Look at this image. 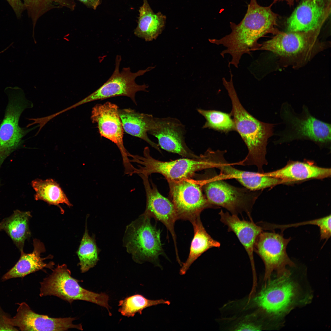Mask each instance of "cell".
Masks as SVG:
<instances>
[{"instance_id": "5b68a950", "label": "cell", "mask_w": 331, "mask_h": 331, "mask_svg": "<svg viewBox=\"0 0 331 331\" xmlns=\"http://www.w3.org/2000/svg\"><path fill=\"white\" fill-rule=\"evenodd\" d=\"M151 218L143 213L127 225L123 238V245L135 262H149L161 268L159 256L167 257L160 239L161 231L152 225Z\"/></svg>"}, {"instance_id": "8fae6325", "label": "cell", "mask_w": 331, "mask_h": 331, "mask_svg": "<svg viewBox=\"0 0 331 331\" xmlns=\"http://www.w3.org/2000/svg\"><path fill=\"white\" fill-rule=\"evenodd\" d=\"M121 60L120 55H117L115 59V68L109 79L97 90L82 100L83 104L97 100H103L111 97L124 96L130 98L137 105L135 94L140 91L147 92V85L137 84L135 79L150 71L154 67H150L145 70H139L132 72L129 67H124L121 72L119 67Z\"/></svg>"}, {"instance_id": "52a82bcc", "label": "cell", "mask_w": 331, "mask_h": 331, "mask_svg": "<svg viewBox=\"0 0 331 331\" xmlns=\"http://www.w3.org/2000/svg\"><path fill=\"white\" fill-rule=\"evenodd\" d=\"M5 92L8 102L4 117L0 124V169L5 159L14 151L22 146L23 138L37 125L30 128L20 127V116L26 109L32 108L33 104L25 97L22 89L8 87Z\"/></svg>"}, {"instance_id": "484cf974", "label": "cell", "mask_w": 331, "mask_h": 331, "mask_svg": "<svg viewBox=\"0 0 331 331\" xmlns=\"http://www.w3.org/2000/svg\"><path fill=\"white\" fill-rule=\"evenodd\" d=\"M31 216L29 211L16 210L0 223V231H5L20 252L23 251L25 241L31 235L29 221Z\"/></svg>"}, {"instance_id": "9c48e42d", "label": "cell", "mask_w": 331, "mask_h": 331, "mask_svg": "<svg viewBox=\"0 0 331 331\" xmlns=\"http://www.w3.org/2000/svg\"><path fill=\"white\" fill-rule=\"evenodd\" d=\"M288 270L268 281L254 299L255 304L270 315L278 318L286 314L298 301L297 284Z\"/></svg>"}, {"instance_id": "e575fe53", "label": "cell", "mask_w": 331, "mask_h": 331, "mask_svg": "<svg viewBox=\"0 0 331 331\" xmlns=\"http://www.w3.org/2000/svg\"><path fill=\"white\" fill-rule=\"evenodd\" d=\"M7 314L2 309L0 306V330L17 331L18 330L14 326L6 323L5 317Z\"/></svg>"}, {"instance_id": "9a60e30c", "label": "cell", "mask_w": 331, "mask_h": 331, "mask_svg": "<svg viewBox=\"0 0 331 331\" xmlns=\"http://www.w3.org/2000/svg\"><path fill=\"white\" fill-rule=\"evenodd\" d=\"M185 125L178 119L170 117H154L148 133L156 137L162 149L182 157L196 158V155L187 146Z\"/></svg>"}, {"instance_id": "7a4b0ae2", "label": "cell", "mask_w": 331, "mask_h": 331, "mask_svg": "<svg viewBox=\"0 0 331 331\" xmlns=\"http://www.w3.org/2000/svg\"><path fill=\"white\" fill-rule=\"evenodd\" d=\"M230 72V79L222 78L223 85L231 99L235 131L239 134L247 146L248 153L238 165L255 166L258 172L264 173L263 166L267 164L266 147L268 139L274 135L275 124L262 122L253 117L244 108L240 102L234 88L233 75Z\"/></svg>"}, {"instance_id": "4fadbf2b", "label": "cell", "mask_w": 331, "mask_h": 331, "mask_svg": "<svg viewBox=\"0 0 331 331\" xmlns=\"http://www.w3.org/2000/svg\"><path fill=\"white\" fill-rule=\"evenodd\" d=\"M119 107L116 104L107 102L97 104L92 108L91 119L96 123L101 137L114 143L121 153L125 174L132 175L135 169L130 161V153L124 146V129L119 113Z\"/></svg>"}, {"instance_id": "ba28073f", "label": "cell", "mask_w": 331, "mask_h": 331, "mask_svg": "<svg viewBox=\"0 0 331 331\" xmlns=\"http://www.w3.org/2000/svg\"><path fill=\"white\" fill-rule=\"evenodd\" d=\"M81 281L71 276L66 264L58 265L51 274L40 283V296H55L70 304L75 300L89 302L106 308L111 314L108 295L84 289L78 283Z\"/></svg>"}, {"instance_id": "ac0fdd59", "label": "cell", "mask_w": 331, "mask_h": 331, "mask_svg": "<svg viewBox=\"0 0 331 331\" xmlns=\"http://www.w3.org/2000/svg\"><path fill=\"white\" fill-rule=\"evenodd\" d=\"M331 0H301L287 18L289 31L307 32L321 28L330 12Z\"/></svg>"}, {"instance_id": "e0dca14e", "label": "cell", "mask_w": 331, "mask_h": 331, "mask_svg": "<svg viewBox=\"0 0 331 331\" xmlns=\"http://www.w3.org/2000/svg\"><path fill=\"white\" fill-rule=\"evenodd\" d=\"M142 178L146 196V205L144 213L164 224L169 231L173 241L177 260L179 259L177 246L174 225L178 220L176 211L172 202L162 196L156 185L150 181L148 176L139 175Z\"/></svg>"}, {"instance_id": "83f0119b", "label": "cell", "mask_w": 331, "mask_h": 331, "mask_svg": "<svg viewBox=\"0 0 331 331\" xmlns=\"http://www.w3.org/2000/svg\"><path fill=\"white\" fill-rule=\"evenodd\" d=\"M77 253L79 260L78 263L81 272L85 273L94 267L99 260L101 250L97 247L95 235L89 234L87 225Z\"/></svg>"}, {"instance_id": "7402d4cb", "label": "cell", "mask_w": 331, "mask_h": 331, "mask_svg": "<svg viewBox=\"0 0 331 331\" xmlns=\"http://www.w3.org/2000/svg\"><path fill=\"white\" fill-rule=\"evenodd\" d=\"M223 180L234 179L244 187L252 191H259L283 183L278 178L262 173L239 170L233 167L228 162L218 168Z\"/></svg>"}, {"instance_id": "cb8c5ba5", "label": "cell", "mask_w": 331, "mask_h": 331, "mask_svg": "<svg viewBox=\"0 0 331 331\" xmlns=\"http://www.w3.org/2000/svg\"><path fill=\"white\" fill-rule=\"evenodd\" d=\"M119 113L125 132L142 139L161 152L158 144L147 135L154 117L152 115L140 113L130 108L119 109Z\"/></svg>"}, {"instance_id": "603a6c76", "label": "cell", "mask_w": 331, "mask_h": 331, "mask_svg": "<svg viewBox=\"0 0 331 331\" xmlns=\"http://www.w3.org/2000/svg\"><path fill=\"white\" fill-rule=\"evenodd\" d=\"M139 12L137 25L134 30V34L146 41L156 39L164 28L166 16L160 12L154 13L147 0H143Z\"/></svg>"}, {"instance_id": "8d00e7d4", "label": "cell", "mask_w": 331, "mask_h": 331, "mask_svg": "<svg viewBox=\"0 0 331 331\" xmlns=\"http://www.w3.org/2000/svg\"><path fill=\"white\" fill-rule=\"evenodd\" d=\"M274 2H276L279 1H285L290 6H293L295 2H297L298 0H274Z\"/></svg>"}, {"instance_id": "4316f807", "label": "cell", "mask_w": 331, "mask_h": 331, "mask_svg": "<svg viewBox=\"0 0 331 331\" xmlns=\"http://www.w3.org/2000/svg\"><path fill=\"white\" fill-rule=\"evenodd\" d=\"M31 185L36 192V200H42L51 205L65 204L69 207L72 206L59 185L54 180L36 179L32 181Z\"/></svg>"}, {"instance_id": "5bb4252c", "label": "cell", "mask_w": 331, "mask_h": 331, "mask_svg": "<svg viewBox=\"0 0 331 331\" xmlns=\"http://www.w3.org/2000/svg\"><path fill=\"white\" fill-rule=\"evenodd\" d=\"M291 239V238H284L282 233L280 234L264 231L257 237L254 252L260 257L264 263L266 281L270 280L272 272L274 270L279 275L287 270V266H295V263L288 256L286 250Z\"/></svg>"}, {"instance_id": "d6a6232c", "label": "cell", "mask_w": 331, "mask_h": 331, "mask_svg": "<svg viewBox=\"0 0 331 331\" xmlns=\"http://www.w3.org/2000/svg\"><path fill=\"white\" fill-rule=\"evenodd\" d=\"M13 9L17 17H20L24 10L25 6L21 0H6Z\"/></svg>"}, {"instance_id": "2e32d148", "label": "cell", "mask_w": 331, "mask_h": 331, "mask_svg": "<svg viewBox=\"0 0 331 331\" xmlns=\"http://www.w3.org/2000/svg\"><path fill=\"white\" fill-rule=\"evenodd\" d=\"M16 315L13 318L8 315L5 318L6 322L17 326L21 331H67L75 328L82 330L81 324H74V318H50L40 315L32 310L25 302L18 304Z\"/></svg>"}, {"instance_id": "277c9868", "label": "cell", "mask_w": 331, "mask_h": 331, "mask_svg": "<svg viewBox=\"0 0 331 331\" xmlns=\"http://www.w3.org/2000/svg\"><path fill=\"white\" fill-rule=\"evenodd\" d=\"M280 116L285 126L283 130L274 133L278 137L274 141L275 144L308 140L321 147H330L331 124L313 116L305 105L302 106L301 112L298 113L285 101L281 106Z\"/></svg>"}, {"instance_id": "1f68e13d", "label": "cell", "mask_w": 331, "mask_h": 331, "mask_svg": "<svg viewBox=\"0 0 331 331\" xmlns=\"http://www.w3.org/2000/svg\"><path fill=\"white\" fill-rule=\"evenodd\" d=\"M331 215H329L321 218L301 223L284 226L277 225L276 227L277 228L284 230L285 228L290 226H297L306 224L316 225L320 229V237L322 238H326L329 236L331 234Z\"/></svg>"}, {"instance_id": "f546056e", "label": "cell", "mask_w": 331, "mask_h": 331, "mask_svg": "<svg viewBox=\"0 0 331 331\" xmlns=\"http://www.w3.org/2000/svg\"><path fill=\"white\" fill-rule=\"evenodd\" d=\"M170 302L163 299L150 300L143 296L136 294L127 297L119 302V312L123 316L133 317L138 313L141 314L145 309L159 304L169 305Z\"/></svg>"}, {"instance_id": "f1b7e54d", "label": "cell", "mask_w": 331, "mask_h": 331, "mask_svg": "<svg viewBox=\"0 0 331 331\" xmlns=\"http://www.w3.org/2000/svg\"><path fill=\"white\" fill-rule=\"evenodd\" d=\"M25 10L32 20L33 36L34 29L38 19L45 13L53 9L65 7L74 10L76 4L74 0H23Z\"/></svg>"}, {"instance_id": "4dcf8cb0", "label": "cell", "mask_w": 331, "mask_h": 331, "mask_svg": "<svg viewBox=\"0 0 331 331\" xmlns=\"http://www.w3.org/2000/svg\"><path fill=\"white\" fill-rule=\"evenodd\" d=\"M197 110L206 120L203 128H208L225 133L235 131L234 123L230 113L201 108H197Z\"/></svg>"}, {"instance_id": "ffe728a7", "label": "cell", "mask_w": 331, "mask_h": 331, "mask_svg": "<svg viewBox=\"0 0 331 331\" xmlns=\"http://www.w3.org/2000/svg\"><path fill=\"white\" fill-rule=\"evenodd\" d=\"M33 250L29 253L21 252L20 258L16 264L2 276V280L4 281L9 279L18 277H23L26 276L34 272L44 268L52 270L55 264L53 262L48 263L44 261L46 259H51V255L45 258L40 257L41 253L45 251L44 244L39 240L35 239L33 241Z\"/></svg>"}, {"instance_id": "3957f363", "label": "cell", "mask_w": 331, "mask_h": 331, "mask_svg": "<svg viewBox=\"0 0 331 331\" xmlns=\"http://www.w3.org/2000/svg\"><path fill=\"white\" fill-rule=\"evenodd\" d=\"M226 150L214 151L209 148L203 154L196 158H181L171 161L156 159L150 155L148 147H145L143 156L131 154V162L137 164L134 174L149 176L153 173H159L167 180L177 181L189 179L200 170L218 168L225 161Z\"/></svg>"}, {"instance_id": "30bf717a", "label": "cell", "mask_w": 331, "mask_h": 331, "mask_svg": "<svg viewBox=\"0 0 331 331\" xmlns=\"http://www.w3.org/2000/svg\"><path fill=\"white\" fill-rule=\"evenodd\" d=\"M167 180L170 200L175 208L178 219L191 222L200 216L204 209L218 208L211 205L203 194L200 181L190 178Z\"/></svg>"}, {"instance_id": "8992f818", "label": "cell", "mask_w": 331, "mask_h": 331, "mask_svg": "<svg viewBox=\"0 0 331 331\" xmlns=\"http://www.w3.org/2000/svg\"><path fill=\"white\" fill-rule=\"evenodd\" d=\"M207 177L200 181L205 196L211 205L218 208L223 207L233 215L245 212L250 220L252 219L251 212L260 194L259 191L233 186L213 170Z\"/></svg>"}, {"instance_id": "d4e9b609", "label": "cell", "mask_w": 331, "mask_h": 331, "mask_svg": "<svg viewBox=\"0 0 331 331\" xmlns=\"http://www.w3.org/2000/svg\"><path fill=\"white\" fill-rule=\"evenodd\" d=\"M194 235L191 242L189 254L185 262L183 263L180 274H185L192 264L202 254L213 247H219L220 243L214 239L207 232L201 222L200 216L190 222Z\"/></svg>"}, {"instance_id": "6da1fadb", "label": "cell", "mask_w": 331, "mask_h": 331, "mask_svg": "<svg viewBox=\"0 0 331 331\" xmlns=\"http://www.w3.org/2000/svg\"><path fill=\"white\" fill-rule=\"evenodd\" d=\"M272 5L263 6L256 0H250L240 22H230V33L220 39H209L212 44L226 47L220 55L223 57L226 54L230 55L232 59L228 67L233 65L238 68L243 55H251L252 51L261 47V44L258 42L260 38L268 33L277 34L280 32L276 28L277 15L272 10Z\"/></svg>"}, {"instance_id": "d6986e66", "label": "cell", "mask_w": 331, "mask_h": 331, "mask_svg": "<svg viewBox=\"0 0 331 331\" xmlns=\"http://www.w3.org/2000/svg\"><path fill=\"white\" fill-rule=\"evenodd\" d=\"M220 221L228 227V231L235 234L244 246L250 259L253 268H254V247L256 240L260 234L265 230L263 223L255 224L253 219L247 221L241 220L237 215L230 214L221 210L219 213Z\"/></svg>"}, {"instance_id": "d590c367", "label": "cell", "mask_w": 331, "mask_h": 331, "mask_svg": "<svg viewBox=\"0 0 331 331\" xmlns=\"http://www.w3.org/2000/svg\"><path fill=\"white\" fill-rule=\"evenodd\" d=\"M82 3L87 6L93 9H96L98 6L100 4L101 0H78Z\"/></svg>"}, {"instance_id": "836d02e7", "label": "cell", "mask_w": 331, "mask_h": 331, "mask_svg": "<svg viewBox=\"0 0 331 331\" xmlns=\"http://www.w3.org/2000/svg\"><path fill=\"white\" fill-rule=\"evenodd\" d=\"M260 325L252 322H245L239 324L236 328L235 330L258 331L262 328Z\"/></svg>"}, {"instance_id": "7c38bea8", "label": "cell", "mask_w": 331, "mask_h": 331, "mask_svg": "<svg viewBox=\"0 0 331 331\" xmlns=\"http://www.w3.org/2000/svg\"><path fill=\"white\" fill-rule=\"evenodd\" d=\"M321 28L307 32H280L271 39L261 44L258 50L271 51L281 57L295 58L311 56L314 50L321 49L317 41Z\"/></svg>"}, {"instance_id": "44dd1931", "label": "cell", "mask_w": 331, "mask_h": 331, "mask_svg": "<svg viewBox=\"0 0 331 331\" xmlns=\"http://www.w3.org/2000/svg\"><path fill=\"white\" fill-rule=\"evenodd\" d=\"M331 172L330 168L295 161L289 162L281 169L266 173L281 180L284 183L309 179H322L330 177Z\"/></svg>"}]
</instances>
